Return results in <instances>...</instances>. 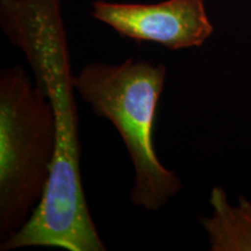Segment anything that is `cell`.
Segmentation results:
<instances>
[{"label": "cell", "instance_id": "6da1fadb", "mask_svg": "<svg viewBox=\"0 0 251 251\" xmlns=\"http://www.w3.org/2000/svg\"><path fill=\"white\" fill-rule=\"evenodd\" d=\"M0 26L26 57L56 122V155L45 197L27 224L0 243V250L105 251L81 179L77 91L61 0H0Z\"/></svg>", "mask_w": 251, "mask_h": 251}, {"label": "cell", "instance_id": "7a4b0ae2", "mask_svg": "<svg viewBox=\"0 0 251 251\" xmlns=\"http://www.w3.org/2000/svg\"><path fill=\"white\" fill-rule=\"evenodd\" d=\"M166 74L162 63L127 58L119 64L90 63L75 76L80 99L120 135L134 169L130 200L149 212L164 208L183 190L180 178L159 161L153 141Z\"/></svg>", "mask_w": 251, "mask_h": 251}, {"label": "cell", "instance_id": "5b68a950", "mask_svg": "<svg viewBox=\"0 0 251 251\" xmlns=\"http://www.w3.org/2000/svg\"><path fill=\"white\" fill-rule=\"evenodd\" d=\"M211 215L198 222L207 234L211 251H251V200L240 197L236 205L228 200L221 186H214L208 198Z\"/></svg>", "mask_w": 251, "mask_h": 251}, {"label": "cell", "instance_id": "277c9868", "mask_svg": "<svg viewBox=\"0 0 251 251\" xmlns=\"http://www.w3.org/2000/svg\"><path fill=\"white\" fill-rule=\"evenodd\" d=\"M92 17L122 37L156 43L169 50L202 46L212 36L205 0H164L130 4L96 0Z\"/></svg>", "mask_w": 251, "mask_h": 251}, {"label": "cell", "instance_id": "3957f363", "mask_svg": "<svg viewBox=\"0 0 251 251\" xmlns=\"http://www.w3.org/2000/svg\"><path fill=\"white\" fill-rule=\"evenodd\" d=\"M56 155L55 114L21 65L0 72V240L18 233L45 197Z\"/></svg>", "mask_w": 251, "mask_h": 251}]
</instances>
